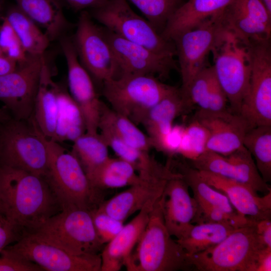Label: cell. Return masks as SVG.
I'll list each match as a JSON object with an SVG mask.
<instances>
[{
    "label": "cell",
    "instance_id": "6da1fadb",
    "mask_svg": "<svg viewBox=\"0 0 271 271\" xmlns=\"http://www.w3.org/2000/svg\"><path fill=\"white\" fill-rule=\"evenodd\" d=\"M0 202L3 215L20 239L35 233L47 220L62 210L44 177L2 166Z\"/></svg>",
    "mask_w": 271,
    "mask_h": 271
},
{
    "label": "cell",
    "instance_id": "7a4b0ae2",
    "mask_svg": "<svg viewBox=\"0 0 271 271\" xmlns=\"http://www.w3.org/2000/svg\"><path fill=\"white\" fill-rule=\"evenodd\" d=\"M48 166L44 178L62 210L76 208L89 211L103 202V192L93 187L76 158L59 143L45 137Z\"/></svg>",
    "mask_w": 271,
    "mask_h": 271
},
{
    "label": "cell",
    "instance_id": "3957f363",
    "mask_svg": "<svg viewBox=\"0 0 271 271\" xmlns=\"http://www.w3.org/2000/svg\"><path fill=\"white\" fill-rule=\"evenodd\" d=\"M137 245L136 253H131L125 265L127 270L176 271L191 267L186 252L165 225L162 197L151 211Z\"/></svg>",
    "mask_w": 271,
    "mask_h": 271
},
{
    "label": "cell",
    "instance_id": "277c9868",
    "mask_svg": "<svg viewBox=\"0 0 271 271\" xmlns=\"http://www.w3.org/2000/svg\"><path fill=\"white\" fill-rule=\"evenodd\" d=\"M216 77L224 90L230 111L239 114L247 94L250 73V41L222 23L211 49Z\"/></svg>",
    "mask_w": 271,
    "mask_h": 271
},
{
    "label": "cell",
    "instance_id": "5b68a950",
    "mask_svg": "<svg viewBox=\"0 0 271 271\" xmlns=\"http://www.w3.org/2000/svg\"><path fill=\"white\" fill-rule=\"evenodd\" d=\"M0 166L45 175L48 166L45 137L32 116L12 117L0 122Z\"/></svg>",
    "mask_w": 271,
    "mask_h": 271
},
{
    "label": "cell",
    "instance_id": "8992f818",
    "mask_svg": "<svg viewBox=\"0 0 271 271\" xmlns=\"http://www.w3.org/2000/svg\"><path fill=\"white\" fill-rule=\"evenodd\" d=\"M257 222L236 229L205 250L187 255L189 264L200 271H256L260 253L266 247L257 233Z\"/></svg>",
    "mask_w": 271,
    "mask_h": 271
},
{
    "label": "cell",
    "instance_id": "52a82bcc",
    "mask_svg": "<svg viewBox=\"0 0 271 271\" xmlns=\"http://www.w3.org/2000/svg\"><path fill=\"white\" fill-rule=\"evenodd\" d=\"M102 93L110 108L136 125L142 124L151 109L176 87L150 75H132L102 83Z\"/></svg>",
    "mask_w": 271,
    "mask_h": 271
},
{
    "label": "cell",
    "instance_id": "ba28073f",
    "mask_svg": "<svg viewBox=\"0 0 271 271\" xmlns=\"http://www.w3.org/2000/svg\"><path fill=\"white\" fill-rule=\"evenodd\" d=\"M137 171L139 180L136 184L103 201L98 208L124 222L147 203H156L162 197L168 181L181 175L173 171L170 161L164 165L150 155L144 160Z\"/></svg>",
    "mask_w": 271,
    "mask_h": 271
},
{
    "label": "cell",
    "instance_id": "9c48e42d",
    "mask_svg": "<svg viewBox=\"0 0 271 271\" xmlns=\"http://www.w3.org/2000/svg\"><path fill=\"white\" fill-rule=\"evenodd\" d=\"M33 234L75 255L98 254L103 248L90 211L80 208L63 209Z\"/></svg>",
    "mask_w": 271,
    "mask_h": 271
},
{
    "label": "cell",
    "instance_id": "30bf717a",
    "mask_svg": "<svg viewBox=\"0 0 271 271\" xmlns=\"http://www.w3.org/2000/svg\"><path fill=\"white\" fill-rule=\"evenodd\" d=\"M90 10L92 19L121 38L161 55H176L173 42L163 38L148 20L131 9L127 0H108L104 6Z\"/></svg>",
    "mask_w": 271,
    "mask_h": 271
},
{
    "label": "cell",
    "instance_id": "8fae6325",
    "mask_svg": "<svg viewBox=\"0 0 271 271\" xmlns=\"http://www.w3.org/2000/svg\"><path fill=\"white\" fill-rule=\"evenodd\" d=\"M250 73L240 115L249 128L271 125L270 39L250 41Z\"/></svg>",
    "mask_w": 271,
    "mask_h": 271
},
{
    "label": "cell",
    "instance_id": "7c38bea8",
    "mask_svg": "<svg viewBox=\"0 0 271 271\" xmlns=\"http://www.w3.org/2000/svg\"><path fill=\"white\" fill-rule=\"evenodd\" d=\"M72 39L78 59L90 76L103 83L117 76V68L103 27L93 21L89 12H80Z\"/></svg>",
    "mask_w": 271,
    "mask_h": 271
},
{
    "label": "cell",
    "instance_id": "4fadbf2b",
    "mask_svg": "<svg viewBox=\"0 0 271 271\" xmlns=\"http://www.w3.org/2000/svg\"><path fill=\"white\" fill-rule=\"evenodd\" d=\"M9 254L34 263L44 270L100 271V254H71L34 234L26 235L4 249Z\"/></svg>",
    "mask_w": 271,
    "mask_h": 271
},
{
    "label": "cell",
    "instance_id": "5bb4252c",
    "mask_svg": "<svg viewBox=\"0 0 271 271\" xmlns=\"http://www.w3.org/2000/svg\"><path fill=\"white\" fill-rule=\"evenodd\" d=\"M44 55L28 54L14 71L0 76V101L16 119L32 115Z\"/></svg>",
    "mask_w": 271,
    "mask_h": 271
},
{
    "label": "cell",
    "instance_id": "9a60e30c",
    "mask_svg": "<svg viewBox=\"0 0 271 271\" xmlns=\"http://www.w3.org/2000/svg\"><path fill=\"white\" fill-rule=\"evenodd\" d=\"M221 12L198 27L173 38L178 57L182 86L187 87L193 78L207 66V57L222 26Z\"/></svg>",
    "mask_w": 271,
    "mask_h": 271
},
{
    "label": "cell",
    "instance_id": "2e32d148",
    "mask_svg": "<svg viewBox=\"0 0 271 271\" xmlns=\"http://www.w3.org/2000/svg\"><path fill=\"white\" fill-rule=\"evenodd\" d=\"M103 28L117 65L115 78L125 75H150L160 79L167 78L171 71L176 68L174 57L157 53Z\"/></svg>",
    "mask_w": 271,
    "mask_h": 271
},
{
    "label": "cell",
    "instance_id": "e0dca14e",
    "mask_svg": "<svg viewBox=\"0 0 271 271\" xmlns=\"http://www.w3.org/2000/svg\"><path fill=\"white\" fill-rule=\"evenodd\" d=\"M60 45L67 66L69 93L83 115L86 132H98L102 101L98 97L90 74L78 59L72 39L61 37Z\"/></svg>",
    "mask_w": 271,
    "mask_h": 271
},
{
    "label": "cell",
    "instance_id": "ac0fdd59",
    "mask_svg": "<svg viewBox=\"0 0 271 271\" xmlns=\"http://www.w3.org/2000/svg\"><path fill=\"white\" fill-rule=\"evenodd\" d=\"M221 15L223 26L246 41L270 39L271 14L261 0H233Z\"/></svg>",
    "mask_w": 271,
    "mask_h": 271
},
{
    "label": "cell",
    "instance_id": "d6986e66",
    "mask_svg": "<svg viewBox=\"0 0 271 271\" xmlns=\"http://www.w3.org/2000/svg\"><path fill=\"white\" fill-rule=\"evenodd\" d=\"M194 118L209 132L206 151L224 156H228L243 146L244 135L249 129L246 120L229 109L218 113L198 109Z\"/></svg>",
    "mask_w": 271,
    "mask_h": 271
},
{
    "label": "cell",
    "instance_id": "ffe728a7",
    "mask_svg": "<svg viewBox=\"0 0 271 271\" xmlns=\"http://www.w3.org/2000/svg\"><path fill=\"white\" fill-rule=\"evenodd\" d=\"M199 172L208 184L227 196L239 214L256 222L271 219V192L260 196L251 187L237 180Z\"/></svg>",
    "mask_w": 271,
    "mask_h": 271
},
{
    "label": "cell",
    "instance_id": "44dd1931",
    "mask_svg": "<svg viewBox=\"0 0 271 271\" xmlns=\"http://www.w3.org/2000/svg\"><path fill=\"white\" fill-rule=\"evenodd\" d=\"M162 205L167 230L172 236L181 239L193 225L192 221L197 206L181 174L167 182L162 196Z\"/></svg>",
    "mask_w": 271,
    "mask_h": 271
},
{
    "label": "cell",
    "instance_id": "7402d4cb",
    "mask_svg": "<svg viewBox=\"0 0 271 271\" xmlns=\"http://www.w3.org/2000/svg\"><path fill=\"white\" fill-rule=\"evenodd\" d=\"M156 203H147L103 248L100 253V271H117L125 265L148 223Z\"/></svg>",
    "mask_w": 271,
    "mask_h": 271
},
{
    "label": "cell",
    "instance_id": "603a6c76",
    "mask_svg": "<svg viewBox=\"0 0 271 271\" xmlns=\"http://www.w3.org/2000/svg\"><path fill=\"white\" fill-rule=\"evenodd\" d=\"M233 0H188L171 16L161 33L172 41L177 35L195 28L221 12Z\"/></svg>",
    "mask_w": 271,
    "mask_h": 271
},
{
    "label": "cell",
    "instance_id": "cb8c5ba5",
    "mask_svg": "<svg viewBox=\"0 0 271 271\" xmlns=\"http://www.w3.org/2000/svg\"><path fill=\"white\" fill-rule=\"evenodd\" d=\"M52 74V69L44 55L32 117L42 133L51 140H53L55 135L59 89V84L53 81Z\"/></svg>",
    "mask_w": 271,
    "mask_h": 271
},
{
    "label": "cell",
    "instance_id": "d4e9b609",
    "mask_svg": "<svg viewBox=\"0 0 271 271\" xmlns=\"http://www.w3.org/2000/svg\"><path fill=\"white\" fill-rule=\"evenodd\" d=\"M16 5L45 30L50 41L61 38L72 27L66 18L60 0H15Z\"/></svg>",
    "mask_w": 271,
    "mask_h": 271
},
{
    "label": "cell",
    "instance_id": "484cf974",
    "mask_svg": "<svg viewBox=\"0 0 271 271\" xmlns=\"http://www.w3.org/2000/svg\"><path fill=\"white\" fill-rule=\"evenodd\" d=\"M190 110L177 87L151 109L142 125L153 148L157 141L171 130L175 119Z\"/></svg>",
    "mask_w": 271,
    "mask_h": 271
},
{
    "label": "cell",
    "instance_id": "4316f807",
    "mask_svg": "<svg viewBox=\"0 0 271 271\" xmlns=\"http://www.w3.org/2000/svg\"><path fill=\"white\" fill-rule=\"evenodd\" d=\"M99 127L107 129L127 145L139 150L149 152L153 149L149 137L137 125L103 102L98 126Z\"/></svg>",
    "mask_w": 271,
    "mask_h": 271
},
{
    "label": "cell",
    "instance_id": "83f0119b",
    "mask_svg": "<svg viewBox=\"0 0 271 271\" xmlns=\"http://www.w3.org/2000/svg\"><path fill=\"white\" fill-rule=\"evenodd\" d=\"M58 109L54 140L74 142L86 131L83 115L77 104L63 86L59 84Z\"/></svg>",
    "mask_w": 271,
    "mask_h": 271
},
{
    "label": "cell",
    "instance_id": "f1b7e54d",
    "mask_svg": "<svg viewBox=\"0 0 271 271\" xmlns=\"http://www.w3.org/2000/svg\"><path fill=\"white\" fill-rule=\"evenodd\" d=\"M132 165L119 158H109L89 177L94 188L103 191L130 186L139 180L138 174Z\"/></svg>",
    "mask_w": 271,
    "mask_h": 271
},
{
    "label": "cell",
    "instance_id": "f546056e",
    "mask_svg": "<svg viewBox=\"0 0 271 271\" xmlns=\"http://www.w3.org/2000/svg\"><path fill=\"white\" fill-rule=\"evenodd\" d=\"M5 17L15 30L27 54H45L50 42L49 38L17 5L10 7Z\"/></svg>",
    "mask_w": 271,
    "mask_h": 271
},
{
    "label": "cell",
    "instance_id": "4dcf8cb0",
    "mask_svg": "<svg viewBox=\"0 0 271 271\" xmlns=\"http://www.w3.org/2000/svg\"><path fill=\"white\" fill-rule=\"evenodd\" d=\"M236 229L219 223L196 224L182 238L176 240L187 255H191L216 245Z\"/></svg>",
    "mask_w": 271,
    "mask_h": 271
},
{
    "label": "cell",
    "instance_id": "1f68e13d",
    "mask_svg": "<svg viewBox=\"0 0 271 271\" xmlns=\"http://www.w3.org/2000/svg\"><path fill=\"white\" fill-rule=\"evenodd\" d=\"M73 143L71 152L89 179L109 158V148L98 132H85Z\"/></svg>",
    "mask_w": 271,
    "mask_h": 271
},
{
    "label": "cell",
    "instance_id": "d6a6232c",
    "mask_svg": "<svg viewBox=\"0 0 271 271\" xmlns=\"http://www.w3.org/2000/svg\"><path fill=\"white\" fill-rule=\"evenodd\" d=\"M178 172L182 175L197 202L219 208L229 213L238 212L227 196L208 184L202 178L198 170L188 163H178Z\"/></svg>",
    "mask_w": 271,
    "mask_h": 271
},
{
    "label": "cell",
    "instance_id": "836d02e7",
    "mask_svg": "<svg viewBox=\"0 0 271 271\" xmlns=\"http://www.w3.org/2000/svg\"><path fill=\"white\" fill-rule=\"evenodd\" d=\"M243 146L254 159L263 180L271 181V125H259L245 133Z\"/></svg>",
    "mask_w": 271,
    "mask_h": 271
},
{
    "label": "cell",
    "instance_id": "e575fe53",
    "mask_svg": "<svg viewBox=\"0 0 271 271\" xmlns=\"http://www.w3.org/2000/svg\"><path fill=\"white\" fill-rule=\"evenodd\" d=\"M226 157L234 169L237 181L257 193L264 195L271 192L270 187L261 177L252 157L243 146Z\"/></svg>",
    "mask_w": 271,
    "mask_h": 271
},
{
    "label": "cell",
    "instance_id": "d590c367",
    "mask_svg": "<svg viewBox=\"0 0 271 271\" xmlns=\"http://www.w3.org/2000/svg\"><path fill=\"white\" fill-rule=\"evenodd\" d=\"M217 79L212 66L207 65L192 80L184 89L180 88L184 99L191 109L194 106L206 111L213 84Z\"/></svg>",
    "mask_w": 271,
    "mask_h": 271
},
{
    "label": "cell",
    "instance_id": "8d00e7d4",
    "mask_svg": "<svg viewBox=\"0 0 271 271\" xmlns=\"http://www.w3.org/2000/svg\"><path fill=\"white\" fill-rule=\"evenodd\" d=\"M128 1L143 13L160 34L168 20L181 5V0Z\"/></svg>",
    "mask_w": 271,
    "mask_h": 271
},
{
    "label": "cell",
    "instance_id": "74e56055",
    "mask_svg": "<svg viewBox=\"0 0 271 271\" xmlns=\"http://www.w3.org/2000/svg\"><path fill=\"white\" fill-rule=\"evenodd\" d=\"M209 132L198 120L185 126L178 154L188 160L197 158L206 151Z\"/></svg>",
    "mask_w": 271,
    "mask_h": 271
},
{
    "label": "cell",
    "instance_id": "f35d334b",
    "mask_svg": "<svg viewBox=\"0 0 271 271\" xmlns=\"http://www.w3.org/2000/svg\"><path fill=\"white\" fill-rule=\"evenodd\" d=\"M196 202V210L192 223H219L238 228L256 222L238 212L229 213L219 208Z\"/></svg>",
    "mask_w": 271,
    "mask_h": 271
},
{
    "label": "cell",
    "instance_id": "ab89813d",
    "mask_svg": "<svg viewBox=\"0 0 271 271\" xmlns=\"http://www.w3.org/2000/svg\"><path fill=\"white\" fill-rule=\"evenodd\" d=\"M189 161L188 164L198 171L208 172L236 180L234 169L226 156L205 151L197 158Z\"/></svg>",
    "mask_w": 271,
    "mask_h": 271
},
{
    "label": "cell",
    "instance_id": "60d3db41",
    "mask_svg": "<svg viewBox=\"0 0 271 271\" xmlns=\"http://www.w3.org/2000/svg\"><path fill=\"white\" fill-rule=\"evenodd\" d=\"M98 130L108 148L112 150L118 158L132 165L136 171L149 155V152H143L129 146L105 128L99 127Z\"/></svg>",
    "mask_w": 271,
    "mask_h": 271
},
{
    "label": "cell",
    "instance_id": "b9f144b4",
    "mask_svg": "<svg viewBox=\"0 0 271 271\" xmlns=\"http://www.w3.org/2000/svg\"><path fill=\"white\" fill-rule=\"evenodd\" d=\"M0 47L3 55L16 61H24L27 53L15 30L4 17L0 26Z\"/></svg>",
    "mask_w": 271,
    "mask_h": 271
},
{
    "label": "cell",
    "instance_id": "7bdbcfd3",
    "mask_svg": "<svg viewBox=\"0 0 271 271\" xmlns=\"http://www.w3.org/2000/svg\"><path fill=\"white\" fill-rule=\"evenodd\" d=\"M93 225L100 241L104 244L110 241L119 232L124 224L98 208L90 211Z\"/></svg>",
    "mask_w": 271,
    "mask_h": 271
},
{
    "label": "cell",
    "instance_id": "ee69618b",
    "mask_svg": "<svg viewBox=\"0 0 271 271\" xmlns=\"http://www.w3.org/2000/svg\"><path fill=\"white\" fill-rule=\"evenodd\" d=\"M184 127L183 125H173L171 130L154 145L153 148L171 158L177 154Z\"/></svg>",
    "mask_w": 271,
    "mask_h": 271
},
{
    "label": "cell",
    "instance_id": "f6af8a7d",
    "mask_svg": "<svg viewBox=\"0 0 271 271\" xmlns=\"http://www.w3.org/2000/svg\"><path fill=\"white\" fill-rule=\"evenodd\" d=\"M40 266L32 262L16 257L4 249L0 253V271H42Z\"/></svg>",
    "mask_w": 271,
    "mask_h": 271
},
{
    "label": "cell",
    "instance_id": "bcb514c9",
    "mask_svg": "<svg viewBox=\"0 0 271 271\" xmlns=\"http://www.w3.org/2000/svg\"><path fill=\"white\" fill-rule=\"evenodd\" d=\"M20 239L19 235L5 216L0 215V253Z\"/></svg>",
    "mask_w": 271,
    "mask_h": 271
},
{
    "label": "cell",
    "instance_id": "7dc6e473",
    "mask_svg": "<svg viewBox=\"0 0 271 271\" xmlns=\"http://www.w3.org/2000/svg\"><path fill=\"white\" fill-rule=\"evenodd\" d=\"M76 12L93 9L104 6L108 0H63Z\"/></svg>",
    "mask_w": 271,
    "mask_h": 271
},
{
    "label": "cell",
    "instance_id": "c3c4849f",
    "mask_svg": "<svg viewBox=\"0 0 271 271\" xmlns=\"http://www.w3.org/2000/svg\"><path fill=\"white\" fill-rule=\"evenodd\" d=\"M257 233L264 244L271 248V220L264 219L256 223Z\"/></svg>",
    "mask_w": 271,
    "mask_h": 271
},
{
    "label": "cell",
    "instance_id": "681fc988",
    "mask_svg": "<svg viewBox=\"0 0 271 271\" xmlns=\"http://www.w3.org/2000/svg\"><path fill=\"white\" fill-rule=\"evenodd\" d=\"M271 270V248L265 247L259 256L256 271Z\"/></svg>",
    "mask_w": 271,
    "mask_h": 271
},
{
    "label": "cell",
    "instance_id": "f907efd6",
    "mask_svg": "<svg viewBox=\"0 0 271 271\" xmlns=\"http://www.w3.org/2000/svg\"><path fill=\"white\" fill-rule=\"evenodd\" d=\"M17 63L4 55L0 56V76L8 74L14 71Z\"/></svg>",
    "mask_w": 271,
    "mask_h": 271
},
{
    "label": "cell",
    "instance_id": "816d5d0a",
    "mask_svg": "<svg viewBox=\"0 0 271 271\" xmlns=\"http://www.w3.org/2000/svg\"><path fill=\"white\" fill-rule=\"evenodd\" d=\"M12 117L13 116L11 113L6 107L0 108V122H4Z\"/></svg>",
    "mask_w": 271,
    "mask_h": 271
},
{
    "label": "cell",
    "instance_id": "f5cc1de1",
    "mask_svg": "<svg viewBox=\"0 0 271 271\" xmlns=\"http://www.w3.org/2000/svg\"><path fill=\"white\" fill-rule=\"evenodd\" d=\"M269 14H271V0H261Z\"/></svg>",
    "mask_w": 271,
    "mask_h": 271
},
{
    "label": "cell",
    "instance_id": "db71d44e",
    "mask_svg": "<svg viewBox=\"0 0 271 271\" xmlns=\"http://www.w3.org/2000/svg\"><path fill=\"white\" fill-rule=\"evenodd\" d=\"M0 215L4 216L3 213L2 207V206H1V202H0Z\"/></svg>",
    "mask_w": 271,
    "mask_h": 271
},
{
    "label": "cell",
    "instance_id": "11a10c76",
    "mask_svg": "<svg viewBox=\"0 0 271 271\" xmlns=\"http://www.w3.org/2000/svg\"><path fill=\"white\" fill-rule=\"evenodd\" d=\"M3 55V54L2 49H1V47H0V56H1V55Z\"/></svg>",
    "mask_w": 271,
    "mask_h": 271
}]
</instances>
